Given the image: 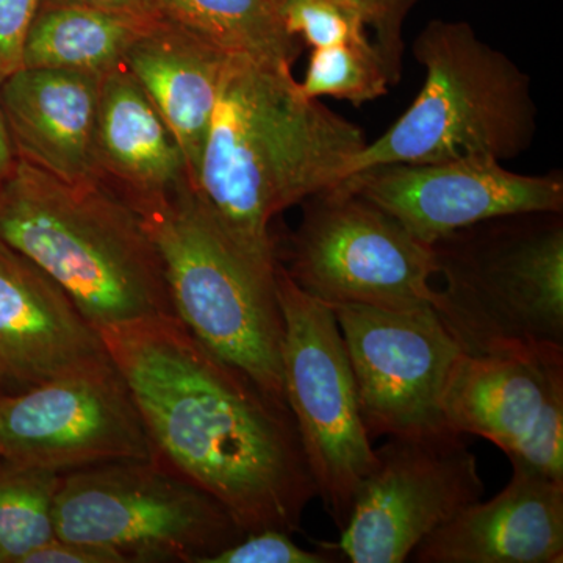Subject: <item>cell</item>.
Here are the masks:
<instances>
[{
  "label": "cell",
  "mask_w": 563,
  "mask_h": 563,
  "mask_svg": "<svg viewBox=\"0 0 563 563\" xmlns=\"http://www.w3.org/2000/svg\"><path fill=\"white\" fill-rule=\"evenodd\" d=\"M0 459L68 473L152 459L147 433L117 366L0 395Z\"/></svg>",
  "instance_id": "13"
},
{
  "label": "cell",
  "mask_w": 563,
  "mask_h": 563,
  "mask_svg": "<svg viewBox=\"0 0 563 563\" xmlns=\"http://www.w3.org/2000/svg\"><path fill=\"white\" fill-rule=\"evenodd\" d=\"M342 184L390 213L429 246L493 218L563 211L561 176H526L490 158L374 166Z\"/></svg>",
  "instance_id": "14"
},
{
  "label": "cell",
  "mask_w": 563,
  "mask_h": 563,
  "mask_svg": "<svg viewBox=\"0 0 563 563\" xmlns=\"http://www.w3.org/2000/svg\"><path fill=\"white\" fill-rule=\"evenodd\" d=\"M43 0H0V81L22 66V49Z\"/></svg>",
  "instance_id": "27"
},
{
  "label": "cell",
  "mask_w": 563,
  "mask_h": 563,
  "mask_svg": "<svg viewBox=\"0 0 563 563\" xmlns=\"http://www.w3.org/2000/svg\"><path fill=\"white\" fill-rule=\"evenodd\" d=\"M102 77L27 68L0 81V111L16 157L66 181L98 180L96 118Z\"/></svg>",
  "instance_id": "17"
},
{
  "label": "cell",
  "mask_w": 563,
  "mask_h": 563,
  "mask_svg": "<svg viewBox=\"0 0 563 563\" xmlns=\"http://www.w3.org/2000/svg\"><path fill=\"white\" fill-rule=\"evenodd\" d=\"M426 70L412 106L366 143L347 176L374 166L490 158L514 161L532 146L537 107L531 77L462 21L428 22L413 43Z\"/></svg>",
  "instance_id": "4"
},
{
  "label": "cell",
  "mask_w": 563,
  "mask_h": 563,
  "mask_svg": "<svg viewBox=\"0 0 563 563\" xmlns=\"http://www.w3.org/2000/svg\"><path fill=\"white\" fill-rule=\"evenodd\" d=\"M339 555L321 547L320 551L303 550L291 533L279 529L250 532L239 543L225 548L209 563H332Z\"/></svg>",
  "instance_id": "25"
},
{
  "label": "cell",
  "mask_w": 563,
  "mask_h": 563,
  "mask_svg": "<svg viewBox=\"0 0 563 563\" xmlns=\"http://www.w3.org/2000/svg\"><path fill=\"white\" fill-rule=\"evenodd\" d=\"M432 309L463 354L563 346V218L507 214L432 244Z\"/></svg>",
  "instance_id": "5"
},
{
  "label": "cell",
  "mask_w": 563,
  "mask_h": 563,
  "mask_svg": "<svg viewBox=\"0 0 563 563\" xmlns=\"http://www.w3.org/2000/svg\"><path fill=\"white\" fill-rule=\"evenodd\" d=\"M133 209L161 254L177 318L218 357L287 404L276 273L263 272L232 242L191 180Z\"/></svg>",
  "instance_id": "6"
},
{
  "label": "cell",
  "mask_w": 563,
  "mask_h": 563,
  "mask_svg": "<svg viewBox=\"0 0 563 563\" xmlns=\"http://www.w3.org/2000/svg\"><path fill=\"white\" fill-rule=\"evenodd\" d=\"M95 154L98 180L132 207L191 180L176 136L124 65L102 77Z\"/></svg>",
  "instance_id": "19"
},
{
  "label": "cell",
  "mask_w": 563,
  "mask_h": 563,
  "mask_svg": "<svg viewBox=\"0 0 563 563\" xmlns=\"http://www.w3.org/2000/svg\"><path fill=\"white\" fill-rule=\"evenodd\" d=\"M22 563H117L110 554L55 536L33 550Z\"/></svg>",
  "instance_id": "28"
},
{
  "label": "cell",
  "mask_w": 563,
  "mask_h": 563,
  "mask_svg": "<svg viewBox=\"0 0 563 563\" xmlns=\"http://www.w3.org/2000/svg\"><path fill=\"white\" fill-rule=\"evenodd\" d=\"M63 473L0 459V563H22L55 537Z\"/></svg>",
  "instance_id": "22"
},
{
  "label": "cell",
  "mask_w": 563,
  "mask_h": 563,
  "mask_svg": "<svg viewBox=\"0 0 563 563\" xmlns=\"http://www.w3.org/2000/svg\"><path fill=\"white\" fill-rule=\"evenodd\" d=\"M66 2L80 3V5L92 7L117 11V13L132 14L139 18H154L147 0H66Z\"/></svg>",
  "instance_id": "29"
},
{
  "label": "cell",
  "mask_w": 563,
  "mask_h": 563,
  "mask_svg": "<svg viewBox=\"0 0 563 563\" xmlns=\"http://www.w3.org/2000/svg\"><path fill=\"white\" fill-rule=\"evenodd\" d=\"M512 463L495 498L465 507L426 537L417 563H562L563 481Z\"/></svg>",
  "instance_id": "16"
},
{
  "label": "cell",
  "mask_w": 563,
  "mask_h": 563,
  "mask_svg": "<svg viewBox=\"0 0 563 563\" xmlns=\"http://www.w3.org/2000/svg\"><path fill=\"white\" fill-rule=\"evenodd\" d=\"M376 451L336 543L352 563H402L418 544L485 492L476 455L454 432L390 437Z\"/></svg>",
  "instance_id": "10"
},
{
  "label": "cell",
  "mask_w": 563,
  "mask_h": 563,
  "mask_svg": "<svg viewBox=\"0 0 563 563\" xmlns=\"http://www.w3.org/2000/svg\"><path fill=\"white\" fill-rule=\"evenodd\" d=\"M163 21L209 41L229 55L292 65L301 43L285 29L280 0H147Z\"/></svg>",
  "instance_id": "21"
},
{
  "label": "cell",
  "mask_w": 563,
  "mask_h": 563,
  "mask_svg": "<svg viewBox=\"0 0 563 563\" xmlns=\"http://www.w3.org/2000/svg\"><path fill=\"white\" fill-rule=\"evenodd\" d=\"M152 457L210 493L246 531H299L317 498L287 404L199 342L177 314L102 329Z\"/></svg>",
  "instance_id": "1"
},
{
  "label": "cell",
  "mask_w": 563,
  "mask_h": 563,
  "mask_svg": "<svg viewBox=\"0 0 563 563\" xmlns=\"http://www.w3.org/2000/svg\"><path fill=\"white\" fill-rule=\"evenodd\" d=\"M154 18L43 0L25 36L22 66L103 77L120 68L133 41Z\"/></svg>",
  "instance_id": "20"
},
{
  "label": "cell",
  "mask_w": 563,
  "mask_h": 563,
  "mask_svg": "<svg viewBox=\"0 0 563 563\" xmlns=\"http://www.w3.org/2000/svg\"><path fill=\"white\" fill-rule=\"evenodd\" d=\"M443 415L451 432L483 437L510 462L563 481V346L462 354Z\"/></svg>",
  "instance_id": "12"
},
{
  "label": "cell",
  "mask_w": 563,
  "mask_h": 563,
  "mask_svg": "<svg viewBox=\"0 0 563 563\" xmlns=\"http://www.w3.org/2000/svg\"><path fill=\"white\" fill-rule=\"evenodd\" d=\"M0 242L46 273L98 331L176 314L139 211L99 180L18 158L0 184Z\"/></svg>",
  "instance_id": "3"
},
{
  "label": "cell",
  "mask_w": 563,
  "mask_h": 563,
  "mask_svg": "<svg viewBox=\"0 0 563 563\" xmlns=\"http://www.w3.org/2000/svg\"><path fill=\"white\" fill-rule=\"evenodd\" d=\"M291 68L229 57L192 181L232 242L269 274L274 218L346 179L368 143L357 124L307 98Z\"/></svg>",
  "instance_id": "2"
},
{
  "label": "cell",
  "mask_w": 563,
  "mask_h": 563,
  "mask_svg": "<svg viewBox=\"0 0 563 563\" xmlns=\"http://www.w3.org/2000/svg\"><path fill=\"white\" fill-rule=\"evenodd\" d=\"M280 13L287 32L312 49L368 41L365 22L339 0H280Z\"/></svg>",
  "instance_id": "24"
},
{
  "label": "cell",
  "mask_w": 563,
  "mask_h": 563,
  "mask_svg": "<svg viewBox=\"0 0 563 563\" xmlns=\"http://www.w3.org/2000/svg\"><path fill=\"white\" fill-rule=\"evenodd\" d=\"M55 536L117 563H209L246 531L210 493L152 457L63 473Z\"/></svg>",
  "instance_id": "7"
},
{
  "label": "cell",
  "mask_w": 563,
  "mask_h": 563,
  "mask_svg": "<svg viewBox=\"0 0 563 563\" xmlns=\"http://www.w3.org/2000/svg\"><path fill=\"white\" fill-rule=\"evenodd\" d=\"M16 161V152H14L9 131H7L5 121H3L2 111H0V184L9 176Z\"/></svg>",
  "instance_id": "30"
},
{
  "label": "cell",
  "mask_w": 563,
  "mask_h": 563,
  "mask_svg": "<svg viewBox=\"0 0 563 563\" xmlns=\"http://www.w3.org/2000/svg\"><path fill=\"white\" fill-rule=\"evenodd\" d=\"M284 339L282 373L318 498L342 531L355 495L376 465L339 322L328 303L276 266Z\"/></svg>",
  "instance_id": "8"
},
{
  "label": "cell",
  "mask_w": 563,
  "mask_h": 563,
  "mask_svg": "<svg viewBox=\"0 0 563 563\" xmlns=\"http://www.w3.org/2000/svg\"><path fill=\"white\" fill-rule=\"evenodd\" d=\"M350 357L366 431L376 437L451 432L443 395L463 354L431 307L398 312L331 307Z\"/></svg>",
  "instance_id": "11"
},
{
  "label": "cell",
  "mask_w": 563,
  "mask_h": 563,
  "mask_svg": "<svg viewBox=\"0 0 563 563\" xmlns=\"http://www.w3.org/2000/svg\"><path fill=\"white\" fill-rule=\"evenodd\" d=\"M0 395H2V393H0Z\"/></svg>",
  "instance_id": "31"
},
{
  "label": "cell",
  "mask_w": 563,
  "mask_h": 563,
  "mask_svg": "<svg viewBox=\"0 0 563 563\" xmlns=\"http://www.w3.org/2000/svg\"><path fill=\"white\" fill-rule=\"evenodd\" d=\"M277 265L302 291L333 306L431 307L432 246L340 181L302 202V218Z\"/></svg>",
  "instance_id": "9"
},
{
  "label": "cell",
  "mask_w": 563,
  "mask_h": 563,
  "mask_svg": "<svg viewBox=\"0 0 563 563\" xmlns=\"http://www.w3.org/2000/svg\"><path fill=\"white\" fill-rule=\"evenodd\" d=\"M111 368L101 332L60 285L0 242V393Z\"/></svg>",
  "instance_id": "15"
},
{
  "label": "cell",
  "mask_w": 563,
  "mask_h": 563,
  "mask_svg": "<svg viewBox=\"0 0 563 563\" xmlns=\"http://www.w3.org/2000/svg\"><path fill=\"white\" fill-rule=\"evenodd\" d=\"M354 10L376 36V47L390 68L393 79L401 76L402 25L420 0H339Z\"/></svg>",
  "instance_id": "26"
},
{
  "label": "cell",
  "mask_w": 563,
  "mask_h": 563,
  "mask_svg": "<svg viewBox=\"0 0 563 563\" xmlns=\"http://www.w3.org/2000/svg\"><path fill=\"white\" fill-rule=\"evenodd\" d=\"M395 84L383 54L372 41L312 49L299 87L307 98H333L358 107L387 95Z\"/></svg>",
  "instance_id": "23"
},
{
  "label": "cell",
  "mask_w": 563,
  "mask_h": 563,
  "mask_svg": "<svg viewBox=\"0 0 563 563\" xmlns=\"http://www.w3.org/2000/svg\"><path fill=\"white\" fill-rule=\"evenodd\" d=\"M228 52L155 16L125 54V69L176 136L196 179Z\"/></svg>",
  "instance_id": "18"
}]
</instances>
